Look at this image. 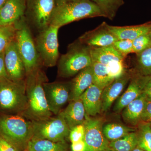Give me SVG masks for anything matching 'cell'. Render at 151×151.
Listing matches in <instances>:
<instances>
[{"instance_id":"cell-46","label":"cell","mask_w":151,"mask_h":151,"mask_svg":"<svg viewBox=\"0 0 151 151\" xmlns=\"http://www.w3.org/2000/svg\"><path fill=\"white\" fill-rule=\"evenodd\" d=\"M22 151H28L27 149H26V150H24Z\"/></svg>"},{"instance_id":"cell-17","label":"cell","mask_w":151,"mask_h":151,"mask_svg":"<svg viewBox=\"0 0 151 151\" xmlns=\"http://www.w3.org/2000/svg\"><path fill=\"white\" fill-rule=\"evenodd\" d=\"M103 90L93 83L80 97L88 116H95L102 111Z\"/></svg>"},{"instance_id":"cell-14","label":"cell","mask_w":151,"mask_h":151,"mask_svg":"<svg viewBox=\"0 0 151 151\" xmlns=\"http://www.w3.org/2000/svg\"><path fill=\"white\" fill-rule=\"evenodd\" d=\"M150 77L139 74L131 78L127 90L116 102L114 111L119 113L128 104L139 97L144 92L146 83Z\"/></svg>"},{"instance_id":"cell-44","label":"cell","mask_w":151,"mask_h":151,"mask_svg":"<svg viewBox=\"0 0 151 151\" xmlns=\"http://www.w3.org/2000/svg\"><path fill=\"white\" fill-rule=\"evenodd\" d=\"M149 35H150V37L151 39V29L150 30V32L149 33Z\"/></svg>"},{"instance_id":"cell-35","label":"cell","mask_w":151,"mask_h":151,"mask_svg":"<svg viewBox=\"0 0 151 151\" xmlns=\"http://www.w3.org/2000/svg\"><path fill=\"white\" fill-rule=\"evenodd\" d=\"M9 78L4 61V50L0 52V81Z\"/></svg>"},{"instance_id":"cell-19","label":"cell","mask_w":151,"mask_h":151,"mask_svg":"<svg viewBox=\"0 0 151 151\" xmlns=\"http://www.w3.org/2000/svg\"><path fill=\"white\" fill-rule=\"evenodd\" d=\"M93 83V74L91 65L81 70L71 83L70 99L77 100Z\"/></svg>"},{"instance_id":"cell-48","label":"cell","mask_w":151,"mask_h":151,"mask_svg":"<svg viewBox=\"0 0 151 151\" xmlns=\"http://www.w3.org/2000/svg\"></svg>"},{"instance_id":"cell-3","label":"cell","mask_w":151,"mask_h":151,"mask_svg":"<svg viewBox=\"0 0 151 151\" xmlns=\"http://www.w3.org/2000/svg\"><path fill=\"white\" fill-rule=\"evenodd\" d=\"M22 115H4L0 117V136L17 151L27 149L33 137L32 121Z\"/></svg>"},{"instance_id":"cell-36","label":"cell","mask_w":151,"mask_h":151,"mask_svg":"<svg viewBox=\"0 0 151 151\" xmlns=\"http://www.w3.org/2000/svg\"><path fill=\"white\" fill-rule=\"evenodd\" d=\"M141 120L150 123L151 122V100L147 99L142 115Z\"/></svg>"},{"instance_id":"cell-1","label":"cell","mask_w":151,"mask_h":151,"mask_svg":"<svg viewBox=\"0 0 151 151\" xmlns=\"http://www.w3.org/2000/svg\"><path fill=\"white\" fill-rule=\"evenodd\" d=\"M26 89L27 106L23 113L31 120H42L51 117L43 84L48 81L47 76L41 66L26 76Z\"/></svg>"},{"instance_id":"cell-37","label":"cell","mask_w":151,"mask_h":151,"mask_svg":"<svg viewBox=\"0 0 151 151\" xmlns=\"http://www.w3.org/2000/svg\"><path fill=\"white\" fill-rule=\"evenodd\" d=\"M0 151H17L12 145L0 136Z\"/></svg>"},{"instance_id":"cell-47","label":"cell","mask_w":151,"mask_h":151,"mask_svg":"<svg viewBox=\"0 0 151 151\" xmlns=\"http://www.w3.org/2000/svg\"><path fill=\"white\" fill-rule=\"evenodd\" d=\"M28 151H29V150H28Z\"/></svg>"},{"instance_id":"cell-15","label":"cell","mask_w":151,"mask_h":151,"mask_svg":"<svg viewBox=\"0 0 151 151\" xmlns=\"http://www.w3.org/2000/svg\"><path fill=\"white\" fill-rule=\"evenodd\" d=\"M27 0H8L0 8V26L14 25L24 17Z\"/></svg>"},{"instance_id":"cell-43","label":"cell","mask_w":151,"mask_h":151,"mask_svg":"<svg viewBox=\"0 0 151 151\" xmlns=\"http://www.w3.org/2000/svg\"><path fill=\"white\" fill-rule=\"evenodd\" d=\"M107 151H115L114 150H113V149L111 148H108V150H107Z\"/></svg>"},{"instance_id":"cell-18","label":"cell","mask_w":151,"mask_h":151,"mask_svg":"<svg viewBox=\"0 0 151 151\" xmlns=\"http://www.w3.org/2000/svg\"><path fill=\"white\" fill-rule=\"evenodd\" d=\"M71 101L67 107L58 115L64 119L70 129L84 124L86 115L84 104L80 98Z\"/></svg>"},{"instance_id":"cell-33","label":"cell","mask_w":151,"mask_h":151,"mask_svg":"<svg viewBox=\"0 0 151 151\" xmlns=\"http://www.w3.org/2000/svg\"><path fill=\"white\" fill-rule=\"evenodd\" d=\"M113 46L119 53L124 57L134 53L132 41L128 40H118L113 44Z\"/></svg>"},{"instance_id":"cell-31","label":"cell","mask_w":151,"mask_h":151,"mask_svg":"<svg viewBox=\"0 0 151 151\" xmlns=\"http://www.w3.org/2000/svg\"><path fill=\"white\" fill-rule=\"evenodd\" d=\"M106 65L108 75L112 80L120 78L126 72L124 60L113 61Z\"/></svg>"},{"instance_id":"cell-27","label":"cell","mask_w":151,"mask_h":151,"mask_svg":"<svg viewBox=\"0 0 151 151\" xmlns=\"http://www.w3.org/2000/svg\"><path fill=\"white\" fill-rule=\"evenodd\" d=\"M103 134L108 141L121 139L134 130L124 125L116 123H109L103 127Z\"/></svg>"},{"instance_id":"cell-16","label":"cell","mask_w":151,"mask_h":151,"mask_svg":"<svg viewBox=\"0 0 151 151\" xmlns=\"http://www.w3.org/2000/svg\"><path fill=\"white\" fill-rule=\"evenodd\" d=\"M131 76L125 72L121 77L114 79L103 89L102 92V111L106 112L124 90Z\"/></svg>"},{"instance_id":"cell-5","label":"cell","mask_w":151,"mask_h":151,"mask_svg":"<svg viewBox=\"0 0 151 151\" xmlns=\"http://www.w3.org/2000/svg\"><path fill=\"white\" fill-rule=\"evenodd\" d=\"M27 106L25 79L9 78L0 81V110L4 112L23 113Z\"/></svg>"},{"instance_id":"cell-6","label":"cell","mask_w":151,"mask_h":151,"mask_svg":"<svg viewBox=\"0 0 151 151\" xmlns=\"http://www.w3.org/2000/svg\"><path fill=\"white\" fill-rule=\"evenodd\" d=\"M15 25L16 27L15 40L27 75L42 64L29 25L24 17Z\"/></svg>"},{"instance_id":"cell-34","label":"cell","mask_w":151,"mask_h":151,"mask_svg":"<svg viewBox=\"0 0 151 151\" xmlns=\"http://www.w3.org/2000/svg\"><path fill=\"white\" fill-rule=\"evenodd\" d=\"M85 128L84 124H80L70 129L69 138L71 143L84 139Z\"/></svg>"},{"instance_id":"cell-7","label":"cell","mask_w":151,"mask_h":151,"mask_svg":"<svg viewBox=\"0 0 151 151\" xmlns=\"http://www.w3.org/2000/svg\"><path fill=\"white\" fill-rule=\"evenodd\" d=\"M59 28L50 25L34 39L42 65L46 67L55 66L59 58L58 32Z\"/></svg>"},{"instance_id":"cell-30","label":"cell","mask_w":151,"mask_h":151,"mask_svg":"<svg viewBox=\"0 0 151 151\" xmlns=\"http://www.w3.org/2000/svg\"><path fill=\"white\" fill-rule=\"evenodd\" d=\"M15 25L0 26V52L4 51L6 47L15 38Z\"/></svg>"},{"instance_id":"cell-20","label":"cell","mask_w":151,"mask_h":151,"mask_svg":"<svg viewBox=\"0 0 151 151\" xmlns=\"http://www.w3.org/2000/svg\"><path fill=\"white\" fill-rule=\"evenodd\" d=\"M147 97L144 92L137 99L123 109L122 116L124 121L132 125H136L141 120Z\"/></svg>"},{"instance_id":"cell-11","label":"cell","mask_w":151,"mask_h":151,"mask_svg":"<svg viewBox=\"0 0 151 151\" xmlns=\"http://www.w3.org/2000/svg\"><path fill=\"white\" fill-rule=\"evenodd\" d=\"M45 97L50 110L52 114L58 115L62 107L70 99L68 84L55 81L45 82L43 84Z\"/></svg>"},{"instance_id":"cell-22","label":"cell","mask_w":151,"mask_h":151,"mask_svg":"<svg viewBox=\"0 0 151 151\" xmlns=\"http://www.w3.org/2000/svg\"><path fill=\"white\" fill-rule=\"evenodd\" d=\"M92 61L100 63L104 65L116 60H124L125 57L119 53L113 45L102 47H91Z\"/></svg>"},{"instance_id":"cell-8","label":"cell","mask_w":151,"mask_h":151,"mask_svg":"<svg viewBox=\"0 0 151 151\" xmlns=\"http://www.w3.org/2000/svg\"><path fill=\"white\" fill-rule=\"evenodd\" d=\"M31 121L33 138L64 142L69 136L70 129L64 119L59 115L44 120Z\"/></svg>"},{"instance_id":"cell-9","label":"cell","mask_w":151,"mask_h":151,"mask_svg":"<svg viewBox=\"0 0 151 151\" xmlns=\"http://www.w3.org/2000/svg\"><path fill=\"white\" fill-rule=\"evenodd\" d=\"M55 6V0H27L26 21L40 32L50 25Z\"/></svg>"},{"instance_id":"cell-39","label":"cell","mask_w":151,"mask_h":151,"mask_svg":"<svg viewBox=\"0 0 151 151\" xmlns=\"http://www.w3.org/2000/svg\"><path fill=\"white\" fill-rule=\"evenodd\" d=\"M143 92L146 94L148 99L151 100V77L146 83Z\"/></svg>"},{"instance_id":"cell-23","label":"cell","mask_w":151,"mask_h":151,"mask_svg":"<svg viewBox=\"0 0 151 151\" xmlns=\"http://www.w3.org/2000/svg\"><path fill=\"white\" fill-rule=\"evenodd\" d=\"M27 148L30 151H66L67 146L65 141L55 142L32 138L29 142Z\"/></svg>"},{"instance_id":"cell-41","label":"cell","mask_w":151,"mask_h":151,"mask_svg":"<svg viewBox=\"0 0 151 151\" xmlns=\"http://www.w3.org/2000/svg\"><path fill=\"white\" fill-rule=\"evenodd\" d=\"M132 151H145L143 149L139 147L138 145L135 148L134 150H132Z\"/></svg>"},{"instance_id":"cell-24","label":"cell","mask_w":151,"mask_h":151,"mask_svg":"<svg viewBox=\"0 0 151 151\" xmlns=\"http://www.w3.org/2000/svg\"><path fill=\"white\" fill-rule=\"evenodd\" d=\"M91 67L93 74V84L104 89L113 81L109 75L106 65L92 61Z\"/></svg>"},{"instance_id":"cell-12","label":"cell","mask_w":151,"mask_h":151,"mask_svg":"<svg viewBox=\"0 0 151 151\" xmlns=\"http://www.w3.org/2000/svg\"><path fill=\"white\" fill-rule=\"evenodd\" d=\"M4 61L9 78L13 80L25 78V68L19 52L15 38L4 50Z\"/></svg>"},{"instance_id":"cell-28","label":"cell","mask_w":151,"mask_h":151,"mask_svg":"<svg viewBox=\"0 0 151 151\" xmlns=\"http://www.w3.org/2000/svg\"><path fill=\"white\" fill-rule=\"evenodd\" d=\"M151 124L148 122L139 127L138 146L145 151H151Z\"/></svg>"},{"instance_id":"cell-25","label":"cell","mask_w":151,"mask_h":151,"mask_svg":"<svg viewBox=\"0 0 151 151\" xmlns=\"http://www.w3.org/2000/svg\"><path fill=\"white\" fill-rule=\"evenodd\" d=\"M100 9L104 17L113 20L120 8L124 4V0H91Z\"/></svg>"},{"instance_id":"cell-42","label":"cell","mask_w":151,"mask_h":151,"mask_svg":"<svg viewBox=\"0 0 151 151\" xmlns=\"http://www.w3.org/2000/svg\"><path fill=\"white\" fill-rule=\"evenodd\" d=\"M8 1V0H0V8L1 7Z\"/></svg>"},{"instance_id":"cell-32","label":"cell","mask_w":151,"mask_h":151,"mask_svg":"<svg viewBox=\"0 0 151 151\" xmlns=\"http://www.w3.org/2000/svg\"><path fill=\"white\" fill-rule=\"evenodd\" d=\"M132 42L134 53L137 54L151 46V39L149 33L138 37Z\"/></svg>"},{"instance_id":"cell-10","label":"cell","mask_w":151,"mask_h":151,"mask_svg":"<svg viewBox=\"0 0 151 151\" xmlns=\"http://www.w3.org/2000/svg\"><path fill=\"white\" fill-rule=\"evenodd\" d=\"M83 124L85 128L84 141L86 151L103 150L110 148V142L103 134V121L101 119L92 118L86 114Z\"/></svg>"},{"instance_id":"cell-26","label":"cell","mask_w":151,"mask_h":151,"mask_svg":"<svg viewBox=\"0 0 151 151\" xmlns=\"http://www.w3.org/2000/svg\"><path fill=\"white\" fill-rule=\"evenodd\" d=\"M138 145L137 133L131 132L121 139L109 143V147L115 151H132Z\"/></svg>"},{"instance_id":"cell-2","label":"cell","mask_w":151,"mask_h":151,"mask_svg":"<svg viewBox=\"0 0 151 151\" xmlns=\"http://www.w3.org/2000/svg\"><path fill=\"white\" fill-rule=\"evenodd\" d=\"M97 17L104 16L96 4L91 0H76L55 6L50 25L60 28L72 22Z\"/></svg>"},{"instance_id":"cell-4","label":"cell","mask_w":151,"mask_h":151,"mask_svg":"<svg viewBox=\"0 0 151 151\" xmlns=\"http://www.w3.org/2000/svg\"><path fill=\"white\" fill-rule=\"evenodd\" d=\"M91 47L81 43L78 40L70 44L66 53L58 59V72L59 77H72L92 64Z\"/></svg>"},{"instance_id":"cell-38","label":"cell","mask_w":151,"mask_h":151,"mask_svg":"<svg viewBox=\"0 0 151 151\" xmlns=\"http://www.w3.org/2000/svg\"><path fill=\"white\" fill-rule=\"evenodd\" d=\"M72 151H86V145L84 139L71 143Z\"/></svg>"},{"instance_id":"cell-21","label":"cell","mask_w":151,"mask_h":151,"mask_svg":"<svg viewBox=\"0 0 151 151\" xmlns=\"http://www.w3.org/2000/svg\"><path fill=\"white\" fill-rule=\"evenodd\" d=\"M109 28L118 40L133 41L140 36L148 34L151 29V23L122 27L109 25Z\"/></svg>"},{"instance_id":"cell-45","label":"cell","mask_w":151,"mask_h":151,"mask_svg":"<svg viewBox=\"0 0 151 151\" xmlns=\"http://www.w3.org/2000/svg\"><path fill=\"white\" fill-rule=\"evenodd\" d=\"M107 151V150H97V151Z\"/></svg>"},{"instance_id":"cell-40","label":"cell","mask_w":151,"mask_h":151,"mask_svg":"<svg viewBox=\"0 0 151 151\" xmlns=\"http://www.w3.org/2000/svg\"><path fill=\"white\" fill-rule=\"evenodd\" d=\"M76 0H55V4L56 5L61 4L63 3L68 2Z\"/></svg>"},{"instance_id":"cell-29","label":"cell","mask_w":151,"mask_h":151,"mask_svg":"<svg viewBox=\"0 0 151 151\" xmlns=\"http://www.w3.org/2000/svg\"><path fill=\"white\" fill-rule=\"evenodd\" d=\"M137 65L141 74L151 76V46L137 54Z\"/></svg>"},{"instance_id":"cell-13","label":"cell","mask_w":151,"mask_h":151,"mask_svg":"<svg viewBox=\"0 0 151 151\" xmlns=\"http://www.w3.org/2000/svg\"><path fill=\"white\" fill-rule=\"evenodd\" d=\"M78 40L81 43L91 47L111 46L118 40L110 30L109 24L105 22L94 29L85 32Z\"/></svg>"}]
</instances>
